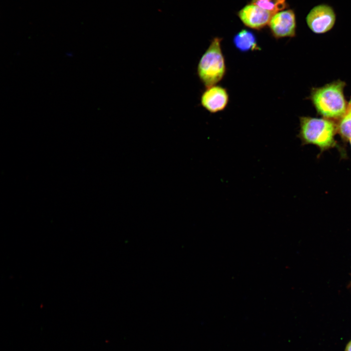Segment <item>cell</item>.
Returning <instances> with one entry per match:
<instances>
[{"instance_id":"1","label":"cell","mask_w":351,"mask_h":351,"mask_svg":"<svg viewBox=\"0 0 351 351\" xmlns=\"http://www.w3.org/2000/svg\"><path fill=\"white\" fill-rule=\"evenodd\" d=\"M345 83L338 80L312 90L311 98L317 111L326 118H341L348 106L344 95Z\"/></svg>"},{"instance_id":"2","label":"cell","mask_w":351,"mask_h":351,"mask_svg":"<svg viewBox=\"0 0 351 351\" xmlns=\"http://www.w3.org/2000/svg\"><path fill=\"white\" fill-rule=\"evenodd\" d=\"M222 39L214 38L198 62L197 74L205 88L216 85L226 75L227 67L221 48Z\"/></svg>"},{"instance_id":"3","label":"cell","mask_w":351,"mask_h":351,"mask_svg":"<svg viewBox=\"0 0 351 351\" xmlns=\"http://www.w3.org/2000/svg\"><path fill=\"white\" fill-rule=\"evenodd\" d=\"M300 129L298 136L302 144L315 145L321 152L335 145L337 127L330 120L302 117H300Z\"/></svg>"},{"instance_id":"4","label":"cell","mask_w":351,"mask_h":351,"mask_svg":"<svg viewBox=\"0 0 351 351\" xmlns=\"http://www.w3.org/2000/svg\"><path fill=\"white\" fill-rule=\"evenodd\" d=\"M306 22L314 33L323 34L330 31L334 26L336 15L332 7L320 4L313 7L306 17Z\"/></svg>"},{"instance_id":"5","label":"cell","mask_w":351,"mask_h":351,"mask_svg":"<svg viewBox=\"0 0 351 351\" xmlns=\"http://www.w3.org/2000/svg\"><path fill=\"white\" fill-rule=\"evenodd\" d=\"M269 25L272 35L276 39L293 37L295 35V15L291 9L282 10L274 14Z\"/></svg>"},{"instance_id":"6","label":"cell","mask_w":351,"mask_h":351,"mask_svg":"<svg viewBox=\"0 0 351 351\" xmlns=\"http://www.w3.org/2000/svg\"><path fill=\"white\" fill-rule=\"evenodd\" d=\"M229 101V95L227 89L217 84L206 88L200 97L202 107L212 114L223 111Z\"/></svg>"},{"instance_id":"7","label":"cell","mask_w":351,"mask_h":351,"mask_svg":"<svg viewBox=\"0 0 351 351\" xmlns=\"http://www.w3.org/2000/svg\"><path fill=\"white\" fill-rule=\"evenodd\" d=\"M238 15L246 26L259 30L269 24L273 14L251 3L242 8L239 11Z\"/></svg>"},{"instance_id":"8","label":"cell","mask_w":351,"mask_h":351,"mask_svg":"<svg viewBox=\"0 0 351 351\" xmlns=\"http://www.w3.org/2000/svg\"><path fill=\"white\" fill-rule=\"evenodd\" d=\"M233 43L235 47L242 53L260 50L255 36L247 29H242L236 34Z\"/></svg>"},{"instance_id":"9","label":"cell","mask_w":351,"mask_h":351,"mask_svg":"<svg viewBox=\"0 0 351 351\" xmlns=\"http://www.w3.org/2000/svg\"><path fill=\"white\" fill-rule=\"evenodd\" d=\"M251 3L267 10L273 15L287 7L286 0H252Z\"/></svg>"},{"instance_id":"10","label":"cell","mask_w":351,"mask_h":351,"mask_svg":"<svg viewBox=\"0 0 351 351\" xmlns=\"http://www.w3.org/2000/svg\"><path fill=\"white\" fill-rule=\"evenodd\" d=\"M337 131L345 140L351 138V110L348 109L347 113L341 117L337 127Z\"/></svg>"},{"instance_id":"11","label":"cell","mask_w":351,"mask_h":351,"mask_svg":"<svg viewBox=\"0 0 351 351\" xmlns=\"http://www.w3.org/2000/svg\"><path fill=\"white\" fill-rule=\"evenodd\" d=\"M344 351H351V340L347 344Z\"/></svg>"},{"instance_id":"12","label":"cell","mask_w":351,"mask_h":351,"mask_svg":"<svg viewBox=\"0 0 351 351\" xmlns=\"http://www.w3.org/2000/svg\"><path fill=\"white\" fill-rule=\"evenodd\" d=\"M348 109L351 110V101H350V103H349V105H348Z\"/></svg>"},{"instance_id":"13","label":"cell","mask_w":351,"mask_h":351,"mask_svg":"<svg viewBox=\"0 0 351 351\" xmlns=\"http://www.w3.org/2000/svg\"><path fill=\"white\" fill-rule=\"evenodd\" d=\"M349 140H350V142L351 146V138Z\"/></svg>"}]
</instances>
